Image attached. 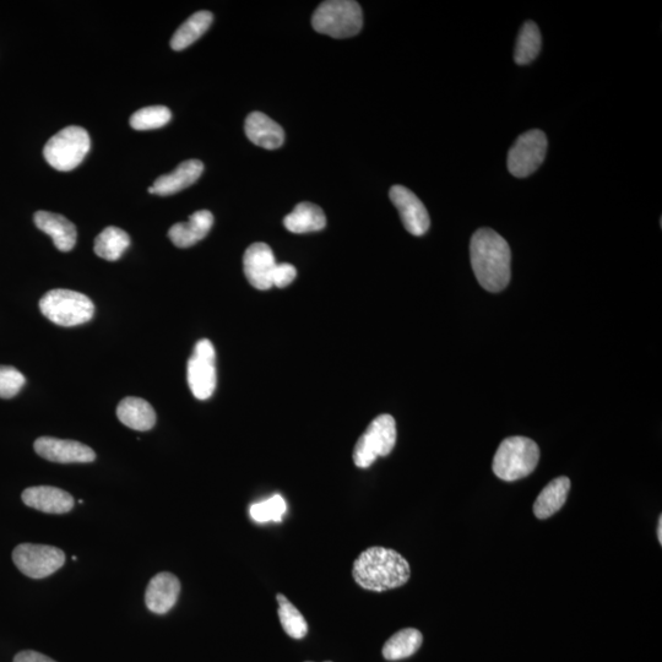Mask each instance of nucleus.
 I'll return each mask as SVG.
<instances>
[{
	"label": "nucleus",
	"mask_w": 662,
	"mask_h": 662,
	"mask_svg": "<svg viewBox=\"0 0 662 662\" xmlns=\"http://www.w3.org/2000/svg\"><path fill=\"white\" fill-rule=\"evenodd\" d=\"M276 599L279 602V618L282 628L293 639H302L307 636L308 623L302 613L285 595L278 594Z\"/></svg>",
	"instance_id": "nucleus-27"
},
{
	"label": "nucleus",
	"mask_w": 662,
	"mask_h": 662,
	"mask_svg": "<svg viewBox=\"0 0 662 662\" xmlns=\"http://www.w3.org/2000/svg\"><path fill=\"white\" fill-rule=\"evenodd\" d=\"M36 453L41 458L59 464H84L95 461L96 454L85 444L68 439L41 437L35 442Z\"/></svg>",
	"instance_id": "nucleus-12"
},
{
	"label": "nucleus",
	"mask_w": 662,
	"mask_h": 662,
	"mask_svg": "<svg viewBox=\"0 0 662 662\" xmlns=\"http://www.w3.org/2000/svg\"><path fill=\"white\" fill-rule=\"evenodd\" d=\"M423 642L422 633L415 628H405L395 633L384 644L383 656L389 661H398L414 655L419 651Z\"/></svg>",
	"instance_id": "nucleus-24"
},
{
	"label": "nucleus",
	"mask_w": 662,
	"mask_h": 662,
	"mask_svg": "<svg viewBox=\"0 0 662 662\" xmlns=\"http://www.w3.org/2000/svg\"><path fill=\"white\" fill-rule=\"evenodd\" d=\"M286 509L285 499L276 495L269 498L268 501L253 504L251 507V517L258 523H280L286 513Z\"/></svg>",
	"instance_id": "nucleus-29"
},
{
	"label": "nucleus",
	"mask_w": 662,
	"mask_h": 662,
	"mask_svg": "<svg viewBox=\"0 0 662 662\" xmlns=\"http://www.w3.org/2000/svg\"><path fill=\"white\" fill-rule=\"evenodd\" d=\"M396 444V422L393 416L381 415L371 422L356 443L354 463L357 468L367 469L378 458L387 457Z\"/></svg>",
	"instance_id": "nucleus-7"
},
{
	"label": "nucleus",
	"mask_w": 662,
	"mask_h": 662,
	"mask_svg": "<svg viewBox=\"0 0 662 662\" xmlns=\"http://www.w3.org/2000/svg\"><path fill=\"white\" fill-rule=\"evenodd\" d=\"M276 260L273 251L265 243H254L244 253L243 268L246 278L255 289L265 291L273 287Z\"/></svg>",
	"instance_id": "nucleus-13"
},
{
	"label": "nucleus",
	"mask_w": 662,
	"mask_h": 662,
	"mask_svg": "<svg viewBox=\"0 0 662 662\" xmlns=\"http://www.w3.org/2000/svg\"><path fill=\"white\" fill-rule=\"evenodd\" d=\"M23 502L27 507L48 514L69 513L74 507V498L61 488L51 486H36L26 488L23 492Z\"/></svg>",
	"instance_id": "nucleus-15"
},
{
	"label": "nucleus",
	"mask_w": 662,
	"mask_h": 662,
	"mask_svg": "<svg viewBox=\"0 0 662 662\" xmlns=\"http://www.w3.org/2000/svg\"><path fill=\"white\" fill-rule=\"evenodd\" d=\"M203 171L204 165L202 161H184L175 171L157 178L153 187L149 188V193L166 197V195L181 192L183 189L191 187L192 184L197 182L200 176L203 175Z\"/></svg>",
	"instance_id": "nucleus-17"
},
{
	"label": "nucleus",
	"mask_w": 662,
	"mask_h": 662,
	"mask_svg": "<svg viewBox=\"0 0 662 662\" xmlns=\"http://www.w3.org/2000/svg\"><path fill=\"white\" fill-rule=\"evenodd\" d=\"M542 37L539 27L534 21H528L519 32L515 43L514 61L518 65L534 62L541 52Z\"/></svg>",
	"instance_id": "nucleus-26"
},
{
	"label": "nucleus",
	"mask_w": 662,
	"mask_h": 662,
	"mask_svg": "<svg viewBox=\"0 0 662 662\" xmlns=\"http://www.w3.org/2000/svg\"><path fill=\"white\" fill-rule=\"evenodd\" d=\"M284 225L292 233L317 232L325 229L327 217L318 205L301 203L285 217Z\"/></svg>",
	"instance_id": "nucleus-22"
},
{
	"label": "nucleus",
	"mask_w": 662,
	"mask_h": 662,
	"mask_svg": "<svg viewBox=\"0 0 662 662\" xmlns=\"http://www.w3.org/2000/svg\"><path fill=\"white\" fill-rule=\"evenodd\" d=\"M214 225V216L209 210H199L189 216L187 222H178L168 231V237L178 248H189L204 240Z\"/></svg>",
	"instance_id": "nucleus-18"
},
{
	"label": "nucleus",
	"mask_w": 662,
	"mask_h": 662,
	"mask_svg": "<svg viewBox=\"0 0 662 662\" xmlns=\"http://www.w3.org/2000/svg\"><path fill=\"white\" fill-rule=\"evenodd\" d=\"M547 146L546 135L539 129L520 135L508 153L509 172L517 178L533 175L544 164Z\"/></svg>",
	"instance_id": "nucleus-8"
},
{
	"label": "nucleus",
	"mask_w": 662,
	"mask_h": 662,
	"mask_svg": "<svg viewBox=\"0 0 662 662\" xmlns=\"http://www.w3.org/2000/svg\"><path fill=\"white\" fill-rule=\"evenodd\" d=\"M13 562L27 577L43 579L50 577L64 566L65 555L57 547L23 544L14 548Z\"/></svg>",
	"instance_id": "nucleus-9"
},
{
	"label": "nucleus",
	"mask_w": 662,
	"mask_h": 662,
	"mask_svg": "<svg viewBox=\"0 0 662 662\" xmlns=\"http://www.w3.org/2000/svg\"><path fill=\"white\" fill-rule=\"evenodd\" d=\"M244 129L248 139L260 148L275 150L284 144V129L262 112L251 113L246 119Z\"/></svg>",
	"instance_id": "nucleus-19"
},
{
	"label": "nucleus",
	"mask_w": 662,
	"mask_h": 662,
	"mask_svg": "<svg viewBox=\"0 0 662 662\" xmlns=\"http://www.w3.org/2000/svg\"><path fill=\"white\" fill-rule=\"evenodd\" d=\"M214 16L210 12L195 13L179 26L171 40L172 50L182 51L198 41L213 23Z\"/></svg>",
	"instance_id": "nucleus-23"
},
{
	"label": "nucleus",
	"mask_w": 662,
	"mask_h": 662,
	"mask_svg": "<svg viewBox=\"0 0 662 662\" xmlns=\"http://www.w3.org/2000/svg\"><path fill=\"white\" fill-rule=\"evenodd\" d=\"M471 267L486 291L501 292L512 276V252L509 244L496 231L480 229L470 242Z\"/></svg>",
	"instance_id": "nucleus-1"
},
{
	"label": "nucleus",
	"mask_w": 662,
	"mask_h": 662,
	"mask_svg": "<svg viewBox=\"0 0 662 662\" xmlns=\"http://www.w3.org/2000/svg\"><path fill=\"white\" fill-rule=\"evenodd\" d=\"M34 219L36 226L52 238L58 251L70 252L77 244V227L67 217L41 210Z\"/></svg>",
	"instance_id": "nucleus-16"
},
{
	"label": "nucleus",
	"mask_w": 662,
	"mask_h": 662,
	"mask_svg": "<svg viewBox=\"0 0 662 662\" xmlns=\"http://www.w3.org/2000/svg\"><path fill=\"white\" fill-rule=\"evenodd\" d=\"M216 352L208 339L198 341L188 362V384L195 398L209 399L216 389Z\"/></svg>",
	"instance_id": "nucleus-10"
},
{
	"label": "nucleus",
	"mask_w": 662,
	"mask_h": 662,
	"mask_svg": "<svg viewBox=\"0 0 662 662\" xmlns=\"http://www.w3.org/2000/svg\"><path fill=\"white\" fill-rule=\"evenodd\" d=\"M540 461V448L533 439L509 437L498 447L492 469L498 479L513 482L533 474Z\"/></svg>",
	"instance_id": "nucleus-3"
},
{
	"label": "nucleus",
	"mask_w": 662,
	"mask_h": 662,
	"mask_svg": "<svg viewBox=\"0 0 662 662\" xmlns=\"http://www.w3.org/2000/svg\"><path fill=\"white\" fill-rule=\"evenodd\" d=\"M172 113L165 106L141 108L130 117V127L135 130H153L165 127L171 121Z\"/></svg>",
	"instance_id": "nucleus-28"
},
{
	"label": "nucleus",
	"mask_w": 662,
	"mask_h": 662,
	"mask_svg": "<svg viewBox=\"0 0 662 662\" xmlns=\"http://www.w3.org/2000/svg\"><path fill=\"white\" fill-rule=\"evenodd\" d=\"M297 276V270L291 264H276L273 273V286L279 287V289H284L292 284L295 281Z\"/></svg>",
	"instance_id": "nucleus-31"
},
{
	"label": "nucleus",
	"mask_w": 662,
	"mask_h": 662,
	"mask_svg": "<svg viewBox=\"0 0 662 662\" xmlns=\"http://www.w3.org/2000/svg\"><path fill=\"white\" fill-rule=\"evenodd\" d=\"M181 594V583L176 575L162 572L150 580L145 593V604L156 615H165L175 607Z\"/></svg>",
	"instance_id": "nucleus-14"
},
{
	"label": "nucleus",
	"mask_w": 662,
	"mask_h": 662,
	"mask_svg": "<svg viewBox=\"0 0 662 662\" xmlns=\"http://www.w3.org/2000/svg\"><path fill=\"white\" fill-rule=\"evenodd\" d=\"M352 577L362 589L383 593L408 583L411 568L399 552L376 546L367 548L356 558Z\"/></svg>",
	"instance_id": "nucleus-2"
},
{
	"label": "nucleus",
	"mask_w": 662,
	"mask_h": 662,
	"mask_svg": "<svg viewBox=\"0 0 662 662\" xmlns=\"http://www.w3.org/2000/svg\"><path fill=\"white\" fill-rule=\"evenodd\" d=\"M26 383L24 374L10 366H0V398H14Z\"/></svg>",
	"instance_id": "nucleus-30"
},
{
	"label": "nucleus",
	"mask_w": 662,
	"mask_h": 662,
	"mask_svg": "<svg viewBox=\"0 0 662 662\" xmlns=\"http://www.w3.org/2000/svg\"><path fill=\"white\" fill-rule=\"evenodd\" d=\"M40 309L47 319L61 327H77L90 322L95 314L94 303L77 291L51 290L41 298Z\"/></svg>",
	"instance_id": "nucleus-5"
},
{
	"label": "nucleus",
	"mask_w": 662,
	"mask_h": 662,
	"mask_svg": "<svg viewBox=\"0 0 662 662\" xmlns=\"http://www.w3.org/2000/svg\"><path fill=\"white\" fill-rule=\"evenodd\" d=\"M314 30L319 34L347 39L362 30L361 5L354 0H329L319 5L312 18Z\"/></svg>",
	"instance_id": "nucleus-4"
},
{
	"label": "nucleus",
	"mask_w": 662,
	"mask_h": 662,
	"mask_svg": "<svg viewBox=\"0 0 662 662\" xmlns=\"http://www.w3.org/2000/svg\"><path fill=\"white\" fill-rule=\"evenodd\" d=\"M658 539L660 542V545L662 544V517L659 519V525H658Z\"/></svg>",
	"instance_id": "nucleus-33"
},
{
	"label": "nucleus",
	"mask_w": 662,
	"mask_h": 662,
	"mask_svg": "<svg viewBox=\"0 0 662 662\" xmlns=\"http://www.w3.org/2000/svg\"><path fill=\"white\" fill-rule=\"evenodd\" d=\"M395 208L398 209L406 231L414 236H423L430 229L431 219L426 206L414 192L403 186H394L389 192Z\"/></svg>",
	"instance_id": "nucleus-11"
},
{
	"label": "nucleus",
	"mask_w": 662,
	"mask_h": 662,
	"mask_svg": "<svg viewBox=\"0 0 662 662\" xmlns=\"http://www.w3.org/2000/svg\"><path fill=\"white\" fill-rule=\"evenodd\" d=\"M91 148L90 135L84 128L70 126L61 130L48 140L43 149L48 165L61 172L73 171Z\"/></svg>",
	"instance_id": "nucleus-6"
},
{
	"label": "nucleus",
	"mask_w": 662,
	"mask_h": 662,
	"mask_svg": "<svg viewBox=\"0 0 662 662\" xmlns=\"http://www.w3.org/2000/svg\"><path fill=\"white\" fill-rule=\"evenodd\" d=\"M14 662H57V661L48 658V656L46 655L37 653V651L26 650V651H21V653L16 655L14 658Z\"/></svg>",
	"instance_id": "nucleus-32"
},
{
	"label": "nucleus",
	"mask_w": 662,
	"mask_h": 662,
	"mask_svg": "<svg viewBox=\"0 0 662 662\" xmlns=\"http://www.w3.org/2000/svg\"><path fill=\"white\" fill-rule=\"evenodd\" d=\"M117 416L124 426L134 431H150L156 423V412L148 401L140 398L123 399L117 408Z\"/></svg>",
	"instance_id": "nucleus-20"
},
{
	"label": "nucleus",
	"mask_w": 662,
	"mask_h": 662,
	"mask_svg": "<svg viewBox=\"0 0 662 662\" xmlns=\"http://www.w3.org/2000/svg\"><path fill=\"white\" fill-rule=\"evenodd\" d=\"M571 491V480L566 476L552 480L536 498L534 514L537 519L551 518L563 508Z\"/></svg>",
	"instance_id": "nucleus-21"
},
{
	"label": "nucleus",
	"mask_w": 662,
	"mask_h": 662,
	"mask_svg": "<svg viewBox=\"0 0 662 662\" xmlns=\"http://www.w3.org/2000/svg\"><path fill=\"white\" fill-rule=\"evenodd\" d=\"M130 246L126 231L111 226L103 230L95 240V253L108 262H116Z\"/></svg>",
	"instance_id": "nucleus-25"
}]
</instances>
